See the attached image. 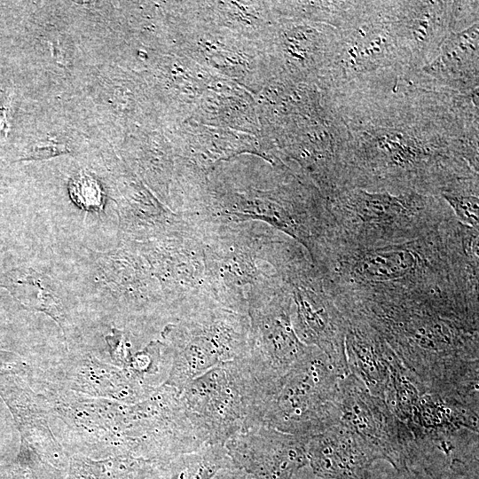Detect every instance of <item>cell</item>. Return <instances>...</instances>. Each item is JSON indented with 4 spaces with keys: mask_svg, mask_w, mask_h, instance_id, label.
<instances>
[{
    "mask_svg": "<svg viewBox=\"0 0 479 479\" xmlns=\"http://www.w3.org/2000/svg\"><path fill=\"white\" fill-rule=\"evenodd\" d=\"M84 250L79 267L83 297L99 317L137 332L176 319L132 240L106 251Z\"/></svg>",
    "mask_w": 479,
    "mask_h": 479,
    "instance_id": "obj_1",
    "label": "cell"
},
{
    "mask_svg": "<svg viewBox=\"0 0 479 479\" xmlns=\"http://www.w3.org/2000/svg\"><path fill=\"white\" fill-rule=\"evenodd\" d=\"M273 389L247 355L193 379L179 396L200 440L224 445L237 433L262 425Z\"/></svg>",
    "mask_w": 479,
    "mask_h": 479,
    "instance_id": "obj_2",
    "label": "cell"
},
{
    "mask_svg": "<svg viewBox=\"0 0 479 479\" xmlns=\"http://www.w3.org/2000/svg\"><path fill=\"white\" fill-rule=\"evenodd\" d=\"M347 374L310 346L277 381L262 425L308 438L339 423L341 382Z\"/></svg>",
    "mask_w": 479,
    "mask_h": 479,
    "instance_id": "obj_3",
    "label": "cell"
},
{
    "mask_svg": "<svg viewBox=\"0 0 479 479\" xmlns=\"http://www.w3.org/2000/svg\"><path fill=\"white\" fill-rule=\"evenodd\" d=\"M249 319L241 313L208 306L187 314L161 330L172 352L166 381L179 392L191 381L224 362L248 355Z\"/></svg>",
    "mask_w": 479,
    "mask_h": 479,
    "instance_id": "obj_4",
    "label": "cell"
},
{
    "mask_svg": "<svg viewBox=\"0 0 479 479\" xmlns=\"http://www.w3.org/2000/svg\"><path fill=\"white\" fill-rule=\"evenodd\" d=\"M179 394L161 384L137 403H120L122 438L128 455L161 462L206 445L197 436Z\"/></svg>",
    "mask_w": 479,
    "mask_h": 479,
    "instance_id": "obj_5",
    "label": "cell"
},
{
    "mask_svg": "<svg viewBox=\"0 0 479 479\" xmlns=\"http://www.w3.org/2000/svg\"><path fill=\"white\" fill-rule=\"evenodd\" d=\"M424 241L414 240L353 248L339 257V275L354 288L364 289L373 304L400 302L404 288L416 287L432 267Z\"/></svg>",
    "mask_w": 479,
    "mask_h": 479,
    "instance_id": "obj_6",
    "label": "cell"
},
{
    "mask_svg": "<svg viewBox=\"0 0 479 479\" xmlns=\"http://www.w3.org/2000/svg\"><path fill=\"white\" fill-rule=\"evenodd\" d=\"M421 197L392 195L387 192L354 191L342 200L339 223L344 225L353 243L362 247L382 242H402L425 232L428 217L425 216Z\"/></svg>",
    "mask_w": 479,
    "mask_h": 479,
    "instance_id": "obj_7",
    "label": "cell"
},
{
    "mask_svg": "<svg viewBox=\"0 0 479 479\" xmlns=\"http://www.w3.org/2000/svg\"><path fill=\"white\" fill-rule=\"evenodd\" d=\"M341 392L340 422L369 443L381 460L394 470L407 471L414 459L416 444L406 425L353 374L344 376Z\"/></svg>",
    "mask_w": 479,
    "mask_h": 479,
    "instance_id": "obj_8",
    "label": "cell"
},
{
    "mask_svg": "<svg viewBox=\"0 0 479 479\" xmlns=\"http://www.w3.org/2000/svg\"><path fill=\"white\" fill-rule=\"evenodd\" d=\"M248 312V357L258 371L276 383L310 346L299 339L293 324L292 303L285 296L253 301Z\"/></svg>",
    "mask_w": 479,
    "mask_h": 479,
    "instance_id": "obj_9",
    "label": "cell"
},
{
    "mask_svg": "<svg viewBox=\"0 0 479 479\" xmlns=\"http://www.w3.org/2000/svg\"><path fill=\"white\" fill-rule=\"evenodd\" d=\"M306 439L258 425L237 433L224 446L233 466L254 479H293L308 466Z\"/></svg>",
    "mask_w": 479,
    "mask_h": 479,
    "instance_id": "obj_10",
    "label": "cell"
},
{
    "mask_svg": "<svg viewBox=\"0 0 479 479\" xmlns=\"http://www.w3.org/2000/svg\"><path fill=\"white\" fill-rule=\"evenodd\" d=\"M66 357L37 375L56 386L91 397L126 404L145 398L155 388H147L126 370L102 361L87 347L67 350Z\"/></svg>",
    "mask_w": 479,
    "mask_h": 479,
    "instance_id": "obj_11",
    "label": "cell"
},
{
    "mask_svg": "<svg viewBox=\"0 0 479 479\" xmlns=\"http://www.w3.org/2000/svg\"><path fill=\"white\" fill-rule=\"evenodd\" d=\"M0 287L25 309L50 317L61 330L67 350L85 346L75 304L59 281L31 267H18L0 278Z\"/></svg>",
    "mask_w": 479,
    "mask_h": 479,
    "instance_id": "obj_12",
    "label": "cell"
},
{
    "mask_svg": "<svg viewBox=\"0 0 479 479\" xmlns=\"http://www.w3.org/2000/svg\"><path fill=\"white\" fill-rule=\"evenodd\" d=\"M308 466L324 479H368L381 457L361 436L339 422L306 439Z\"/></svg>",
    "mask_w": 479,
    "mask_h": 479,
    "instance_id": "obj_13",
    "label": "cell"
},
{
    "mask_svg": "<svg viewBox=\"0 0 479 479\" xmlns=\"http://www.w3.org/2000/svg\"><path fill=\"white\" fill-rule=\"evenodd\" d=\"M293 324L299 339L321 350L339 369L349 373L345 336L348 321L330 296L297 286L293 292Z\"/></svg>",
    "mask_w": 479,
    "mask_h": 479,
    "instance_id": "obj_14",
    "label": "cell"
},
{
    "mask_svg": "<svg viewBox=\"0 0 479 479\" xmlns=\"http://www.w3.org/2000/svg\"><path fill=\"white\" fill-rule=\"evenodd\" d=\"M0 394L10 405L22 442L47 464L67 473L70 455L54 436L45 398L21 380L0 381Z\"/></svg>",
    "mask_w": 479,
    "mask_h": 479,
    "instance_id": "obj_15",
    "label": "cell"
},
{
    "mask_svg": "<svg viewBox=\"0 0 479 479\" xmlns=\"http://www.w3.org/2000/svg\"><path fill=\"white\" fill-rule=\"evenodd\" d=\"M345 336V354L349 373L368 391L385 401L390 384L388 363L389 345L365 322L349 318Z\"/></svg>",
    "mask_w": 479,
    "mask_h": 479,
    "instance_id": "obj_16",
    "label": "cell"
},
{
    "mask_svg": "<svg viewBox=\"0 0 479 479\" xmlns=\"http://www.w3.org/2000/svg\"><path fill=\"white\" fill-rule=\"evenodd\" d=\"M229 467L234 466L224 445H205L158 462L145 479H211L218 470Z\"/></svg>",
    "mask_w": 479,
    "mask_h": 479,
    "instance_id": "obj_17",
    "label": "cell"
},
{
    "mask_svg": "<svg viewBox=\"0 0 479 479\" xmlns=\"http://www.w3.org/2000/svg\"><path fill=\"white\" fill-rule=\"evenodd\" d=\"M157 463L130 455L96 459L72 454L65 479H145Z\"/></svg>",
    "mask_w": 479,
    "mask_h": 479,
    "instance_id": "obj_18",
    "label": "cell"
},
{
    "mask_svg": "<svg viewBox=\"0 0 479 479\" xmlns=\"http://www.w3.org/2000/svg\"><path fill=\"white\" fill-rule=\"evenodd\" d=\"M69 192L75 204L87 211H100L104 204V192L98 182L86 173L74 177Z\"/></svg>",
    "mask_w": 479,
    "mask_h": 479,
    "instance_id": "obj_19",
    "label": "cell"
},
{
    "mask_svg": "<svg viewBox=\"0 0 479 479\" xmlns=\"http://www.w3.org/2000/svg\"><path fill=\"white\" fill-rule=\"evenodd\" d=\"M442 195L462 224L478 230L477 196L450 192H443Z\"/></svg>",
    "mask_w": 479,
    "mask_h": 479,
    "instance_id": "obj_20",
    "label": "cell"
},
{
    "mask_svg": "<svg viewBox=\"0 0 479 479\" xmlns=\"http://www.w3.org/2000/svg\"><path fill=\"white\" fill-rule=\"evenodd\" d=\"M105 341L109 349L111 363L123 368L133 354L125 330L111 327V334L105 336Z\"/></svg>",
    "mask_w": 479,
    "mask_h": 479,
    "instance_id": "obj_21",
    "label": "cell"
},
{
    "mask_svg": "<svg viewBox=\"0 0 479 479\" xmlns=\"http://www.w3.org/2000/svg\"><path fill=\"white\" fill-rule=\"evenodd\" d=\"M368 479H431L426 475L414 471V470H408V471H396L390 472V475H387L383 476L382 475H380L378 476L375 475V474L373 471V468L371 470L370 475Z\"/></svg>",
    "mask_w": 479,
    "mask_h": 479,
    "instance_id": "obj_22",
    "label": "cell"
},
{
    "mask_svg": "<svg viewBox=\"0 0 479 479\" xmlns=\"http://www.w3.org/2000/svg\"><path fill=\"white\" fill-rule=\"evenodd\" d=\"M211 479H254L243 470L229 467L218 470Z\"/></svg>",
    "mask_w": 479,
    "mask_h": 479,
    "instance_id": "obj_23",
    "label": "cell"
},
{
    "mask_svg": "<svg viewBox=\"0 0 479 479\" xmlns=\"http://www.w3.org/2000/svg\"><path fill=\"white\" fill-rule=\"evenodd\" d=\"M293 479H324L312 473L309 466L302 467Z\"/></svg>",
    "mask_w": 479,
    "mask_h": 479,
    "instance_id": "obj_24",
    "label": "cell"
}]
</instances>
